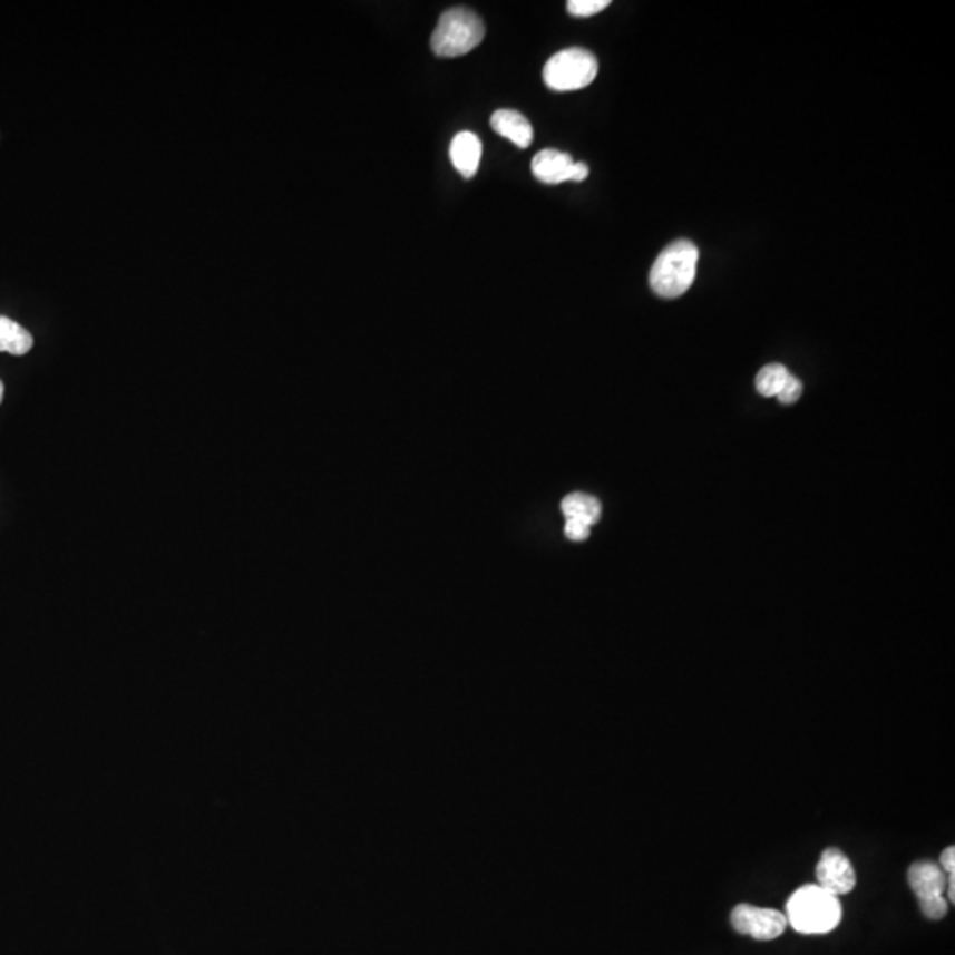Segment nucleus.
I'll use <instances>...</instances> for the list:
<instances>
[{"label": "nucleus", "instance_id": "1", "mask_svg": "<svg viewBox=\"0 0 955 955\" xmlns=\"http://www.w3.org/2000/svg\"><path fill=\"white\" fill-rule=\"evenodd\" d=\"M786 918L797 933L827 934L839 926L842 906L839 897L819 885H806L789 897Z\"/></svg>", "mask_w": 955, "mask_h": 955}, {"label": "nucleus", "instance_id": "2", "mask_svg": "<svg viewBox=\"0 0 955 955\" xmlns=\"http://www.w3.org/2000/svg\"><path fill=\"white\" fill-rule=\"evenodd\" d=\"M699 250L686 240L665 246L650 271V285L656 296L674 300L689 291L698 273Z\"/></svg>", "mask_w": 955, "mask_h": 955}, {"label": "nucleus", "instance_id": "3", "mask_svg": "<svg viewBox=\"0 0 955 955\" xmlns=\"http://www.w3.org/2000/svg\"><path fill=\"white\" fill-rule=\"evenodd\" d=\"M481 18L467 8H454L442 13L432 35V50L439 57H460L484 41Z\"/></svg>", "mask_w": 955, "mask_h": 955}, {"label": "nucleus", "instance_id": "4", "mask_svg": "<svg viewBox=\"0 0 955 955\" xmlns=\"http://www.w3.org/2000/svg\"><path fill=\"white\" fill-rule=\"evenodd\" d=\"M598 75V60L584 48H566L547 60L544 82L556 92L584 89Z\"/></svg>", "mask_w": 955, "mask_h": 955}, {"label": "nucleus", "instance_id": "5", "mask_svg": "<svg viewBox=\"0 0 955 955\" xmlns=\"http://www.w3.org/2000/svg\"><path fill=\"white\" fill-rule=\"evenodd\" d=\"M908 881L918 897L922 913L930 920H942L948 912V900L945 899L948 876L945 870L934 861H915L909 867Z\"/></svg>", "mask_w": 955, "mask_h": 955}, {"label": "nucleus", "instance_id": "6", "mask_svg": "<svg viewBox=\"0 0 955 955\" xmlns=\"http://www.w3.org/2000/svg\"><path fill=\"white\" fill-rule=\"evenodd\" d=\"M731 924L740 934L759 942H770L779 938L788 927V918L785 913L777 909L756 908L750 904H738L731 912Z\"/></svg>", "mask_w": 955, "mask_h": 955}, {"label": "nucleus", "instance_id": "7", "mask_svg": "<svg viewBox=\"0 0 955 955\" xmlns=\"http://www.w3.org/2000/svg\"><path fill=\"white\" fill-rule=\"evenodd\" d=\"M532 170L536 179L545 185H559L565 181H581L589 176L586 164H577L571 155L556 149H544L533 158Z\"/></svg>", "mask_w": 955, "mask_h": 955}, {"label": "nucleus", "instance_id": "8", "mask_svg": "<svg viewBox=\"0 0 955 955\" xmlns=\"http://www.w3.org/2000/svg\"><path fill=\"white\" fill-rule=\"evenodd\" d=\"M818 885L834 896H845L857 885V874L851 861L839 848H828L822 851L816 867Z\"/></svg>", "mask_w": 955, "mask_h": 955}, {"label": "nucleus", "instance_id": "9", "mask_svg": "<svg viewBox=\"0 0 955 955\" xmlns=\"http://www.w3.org/2000/svg\"><path fill=\"white\" fill-rule=\"evenodd\" d=\"M450 158L454 167L466 179L475 177L480 168L481 140L472 131H460L455 135L450 146Z\"/></svg>", "mask_w": 955, "mask_h": 955}, {"label": "nucleus", "instance_id": "10", "mask_svg": "<svg viewBox=\"0 0 955 955\" xmlns=\"http://www.w3.org/2000/svg\"><path fill=\"white\" fill-rule=\"evenodd\" d=\"M490 126H493L496 134L514 142L515 146L519 147V149H526V147L532 146L533 137H535L532 123L520 111L497 110L490 117Z\"/></svg>", "mask_w": 955, "mask_h": 955}, {"label": "nucleus", "instance_id": "11", "mask_svg": "<svg viewBox=\"0 0 955 955\" xmlns=\"http://www.w3.org/2000/svg\"><path fill=\"white\" fill-rule=\"evenodd\" d=\"M562 511L566 520H581V523H586L587 526H593V524L598 523V519H601L602 506L596 497L575 493L563 499Z\"/></svg>", "mask_w": 955, "mask_h": 955}, {"label": "nucleus", "instance_id": "12", "mask_svg": "<svg viewBox=\"0 0 955 955\" xmlns=\"http://www.w3.org/2000/svg\"><path fill=\"white\" fill-rule=\"evenodd\" d=\"M32 345H35V339L26 328L0 315V352L23 355L32 349Z\"/></svg>", "mask_w": 955, "mask_h": 955}, {"label": "nucleus", "instance_id": "13", "mask_svg": "<svg viewBox=\"0 0 955 955\" xmlns=\"http://www.w3.org/2000/svg\"><path fill=\"white\" fill-rule=\"evenodd\" d=\"M789 376L791 373H789L785 364H767V367L759 370L758 378H756V388H758L759 393L763 394V397H777L779 391L782 390V386L788 381Z\"/></svg>", "mask_w": 955, "mask_h": 955}, {"label": "nucleus", "instance_id": "14", "mask_svg": "<svg viewBox=\"0 0 955 955\" xmlns=\"http://www.w3.org/2000/svg\"><path fill=\"white\" fill-rule=\"evenodd\" d=\"M608 4H611L608 0H571L566 4V9L572 17L589 18L593 14L602 13L605 8H608Z\"/></svg>", "mask_w": 955, "mask_h": 955}, {"label": "nucleus", "instance_id": "15", "mask_svg": "<svg viewBox=\"0 0 955 955\" xmlns=\"http://www.w3.org/2000/svg\"><path fill=\"white\" fill-rule=\"evenodd\" d=\"M801 391H803V384H801L800 379L789 376L788 381L782 386V390L777 394V399L780 403H795L800 399Z\"/></svg>", "mask_w": 955, "mask_h": 955}, {"label": "nucleus", "instance_id": "16", "mask_svg": "<svg viewBox=\"0 0 955 955\" xmlns=\"http://www.w3.org/2000/svg\"><path fill=\"white\" fill-rule=\"evenodd\" d=\"M589 532H592V526H587L586 523L575 519L566 520L565 535L568 540L584 542L589 536Z\"/></svg>", "mask_w": 955, "mask_h": 955}, {"label": "nucleus", "instance_id": "17", "mask_svg": "<svg viewBox=\"0 0 955 955\" xmlns=\"http://www.w3.org/2000/svg\"><path fill=\"white\" fill-rule=\"evenodd\" d=\"M942 869L945 870L947 876H955V849L954 846H948L945 848V851L942 852Z\"/></svg>", "mask_w": 955, "mask_h": 955}, {"label": "nucleus", "instance_id": "18", "mask_svg": "<svg viewBox=\"0 0 955 955\" xmlns=\"http://www.w3.org/2000/svg\"><path fill=\"white\" fill-rule=\"evenodd\" d=\"M4 399V382L0 381V402Z\"/></svg>", "mask_w": 955, "mask_h": 955}]
</instances>
